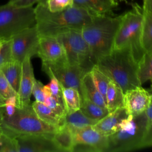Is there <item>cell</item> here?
<instances>
[{"label":"cell","mask_w":152,"mask_h":152,"mask_svg":"<svg viewBox=\"0 0 152 152\" xmlns=\"http://www.w3.org/2000/svg\"><path fill=\"white\" fill-rule=\"evenodd\" d=\"M45 0L34 8L36 27L40 36H56L72 29H81L94 16L87 10L73 5L59 12H50Z\"/></svg>","instance_id":"obj_1"},{"label":"cell","mask_w":152,"mask_h":152,"mask_svg":"<svg viewBox=\"0 0 152 152\" xmlns=\"http://www.w3.org/2000/svg\"><path fill=\"white\" fill-rule=\"evenodd\" d=\"M96 65L121 87L124 93L141 86L138 76V62L128 48L113 49L98 59Z\"/></svg>","instance_id":"obj_2"},{"label":"cell","mask_w":152,"mask_h":152,"mask_svg":"<svg viewBox=\"0 0 152 152\" xmlns=\"http://www.w3.org/2000/svg\"><path fill=\"white\" fill-rule=\"evenodd\" d=\"M122 16V14L116 17L94 16L91 22L80 29L90 48L94 64L98 59L112 50L115 37Z\"/></svg>","instance_id":"obj_3"},{"label":"cell","mask_w":152,"mask_h":152,"mask_svg":"<svg viewBox=\"0 0 152 152\" xmlns=\"http://www.w3.org/2000/svg\"><path fill=\"white\" fill-rule=\"evenodd\" d=\"M0 128L2 133L16 138L30 134L53 135L59 128L40 119L30 104L23 107H17L10 116H0Z\"/></svg>","instance_id":"obj_4"},{"label":"cell","mask_w":152,"mask_h":152,"mask_svg":"<svg viewBox=\"0 0 152 152\" xmlns=\"http://www.w3.org/2000/svg\"><path fill=\"white\" fill-rule=\"evenodd\" d=\"M143 23V10L137 4L132 5V9L122 14L116 31L113 49L128 48L138 63L145 53L141 43Z\"/></svg>","instance_id":"obj_5"},{"label":"cell","mask_w":152,"mask_h":152,"mask_svg":"<svg viewBox=\"0 0 152 152\" xmlns=\"http://www.w3.org/2000/svg\"><path fill=\"white\" fill-rule=\"evenodd\" d=\"M147 123L145 112L129 115L122 123L121 129L108 136L106 152H122L141 148Z\"/></svg>","instance_id":"obj_6"},{"label":"cell","mask_w":152,"mask_h":152,"mask_svg":"<svg viewBox=\"0 0 152 152\" xmlns=\"http://www.w3.org/2000/svg\"><path fill=\"white\" fill-rule=\"evenodd\" d=\"M36 25L34 8L7 3L0 6V40H7L20 31Z\"/></svg>","instance_id":"obj_7"},{"label":"cell","mask_w":152,"mask_h":152,"mask_svg":"<svg viewBox=\"0 0 152 152\" xmlns=\"http://www.w3.org/2000/svg\"><path fill=\"white\" fill-rule=\"evenodd\" d=\"M55 37L62 44L69 64L81 67L87 71H90L95 64L80 29L69 30Z\"/></svg>","instance_id":"obj_8"},{"label":"cell","mask_w":152,"mask_h":152,"mask_svg":"<svg viewBox=\"0 0 152 152\" xmlns=\"http://www.w3.org/2000/svg\"><path fill=\"white\" fill-rule=\"evenodd\" d=\"M42 70L49 78H56L64 87L77 89L81 94V79L88 71L81 67L69 64L66 60L55 62H42Z\"/></svg>","instance_id":"obj_9"},{"label":"cell","mask_w":152,"mask_h":152,"mask_svg":"<svg viewBox=\"0 0 152 152\" xmlns=\"http://www.w3.org/2000/svg\"><path fill=\"white\" fill-rule=\"evenodd\" d=\"M40 36L36 25L27 28L11 39L12 59L22 63L27 58L37 55Z\"/></svg>","instance_id":"obj_10"},{"label":"cell","mask_w":152,"mask_h":152,"mask_svg":"<svg viewBox=\"0 0 152 152\" xmlns=\"http://www.w3.org/2000/svg\"><path fill=\"white\" fill-rule=\"evenodd\" d=\"M73 132L74 144L72 152H106L108 137L95 129L93 125Z\"/></svg>","instance_id":"obj_11"},{"label":"cell","mask_w":152,"mask_h":152,"mask_svg":"<svg viewBox=\"0 0 152 152\" xmlns=\"http://www.w3.org/2000/svg\"><path fill=\"white\" fill-rule=\"evenodd\" d=\"M53 135L39 134L18 137V152H61L53 140Z\"/></svg>","instance_id":"obj_12"},{"label":"cell","mask_w":152,"mask_h":152,"mask_svg":"<svg viewBox=\"0 0 152 152\" xmlns=\"http://www.w3.org/2000/svg\"><path fill=\"white\" fill-rule=\"evenodd\" d=\"M152 103V96L141 86L129 89L124 93V106L129 115L144 112Z\"/></svg>","instance_id":"obj_13"},{"label":"cell","mask_w":152,"mask_h":152,"mask_svg":"<svg viewBox=\"0 0 152 152\" xmlns=\"http://www.w3.org/2000/svg\"><path fill=\"white\" fill-rule=\"evenodd\" d=\"M37 55L42 62H55L66 60L62 44L54 36H40Z\"/></svg>","instance_id":"obj_14"},{"label":"cell","mask_w":152,"mask_h":152,"mask_svg":"<svg viewBox=\"0 0 152 152\" xmlns=\"http://www.w3.org/2000/svg\"><path fill=\"white\" fill-rule=\"evenodd\" d=\"M34 79L31 58H27L22 62L21 77L17 93L18 107L30 104Z\"/></svg>","instance_id":"obj_15"},{"label":"cell","mask_w":152,"mask_h":152,"mask_svg":"<svg viewBox=\"0 0 152 152\" xmlns=\"http://www.w3.org/2000/svg\"><path fill=\"white\" fill-rule=\"evenodd\" d=\"M128 116L124 107H119L109 112L107 115L93 125V127L102 134L108 137L121 129L123 121Z\"/></svg>","instance_id":"obj_16"},{"label":"cell","mask_w":152,"mask_h":152,"mask_svg":"<svg viewBox=\"0 0 152 152\" xmlns=\"http://www.w3.org/2000/svg\"><path fill=\"white\" fill-rule=\"evenodd\" d=\"M74 6L83 8L94 15H112L118 7L116 0H73Z\"/></svg>","instance_id":"obj_17"},{"label":"cell","mask_w":152,"mask_h":152,"mask_svg":"<svg viewBox=\"0 0 152 152\" xmlns=\"http://www.w3.org/2000/svg\"><path fill=\"white\" fill-rule=\"evenodd\" d=\"M81 99H87L94 103L106 108L104 99L96 87L90 71L86 72L81 79Z\"/></svg>","instance_id":"obj_18"},{"label":"cell","mask_w":152,"mask_h":152,"mask_svg":"<svg viewBox=\"0 0 152 152\" xmlns=\"http://www.w3.org/2000/svg\"><path fill=\"white\" fill-rule=\"evenodd\" d=\"M106 107L109 112L124 106V92L115 81L110 80L104 97Z\"/></svg>","instance_id":"obj_19"},{"label":"cell","mask_w":152,"mask_h":152,"mask_svg":"<svg viewBox=\"0 0 152 152\" xmlns=\"http://www.w3.org/2000/svg\"><path fill=\"white\" fill-rule=\"evenodd\" d=\"M31 106L37 116L44 122L58 128L64 124V118L57 115L43 103L35 100Z\"/></svg>","instance_id":"obj_20"},{"label":"cell","mask_w":152,"mask_h":152,"mask_svg":"<svg viewBox=\"0 0 152 152\" xmlns=\"http://www.w3.org/2000/svg\"><path fill=\"white\" fill-rule=\"evenodd\" d=\"M53 140L61 152H72L74 144L73 131L66 125L60 126L53 135Z\"/></svg>","instance_id":"obj_21"},{"label":"cell","mask_w":152,"mask_h":152,"mask_svg":"<svg viewBox=\"0 0 152 152\" xmlns=\"http://www.w3.org/2000/svg\"><path fill=\"white\" fill-rule=\"evenodd\" d=\"M6 79L17 92L18 91L22 73V63L12 59L0 67Z\"/></svg>","instance_id":"obj_22"},{"label":"cell","mask_w":152,"mask_h":152,"mask_svg":"<svg viewBox=\"0 0 152 152\" xmlns=\"http://www.w3.org/2000/svg\"><path fill=\"white\" fill-rule=\"evenodd\" d=\"M62 98L66 114L75 112L80 109L81 96L80 91L72 87L62 86Z\"/></svg>","instance_id":"obj_23"},{"label":"cell","mask_w":152,"mask_h":152,"mask_svg":"<svg viewBox=\"0 0 152 152\" xmlns=\"http://www.w3.org/2000/svg\"><path fill=\"white\" fill-rule=\"evenodd\" d=\"M97 122L86 116L80 109L66 114L64 118V124L68 126L72 131L85 126L94 125Z\"/></svg>","instance_id":"obj_24"},{"label":"cell","mask_w":152,"mask_h":152,"mask_svg":"<svg viewBox=\"0 0 152 152\" xmlns=\"http://www.w3.org/2000/svg\"><path fill=\"white\" fill-rule=\"evenodd\" d=\"M81 111L88 118L99 121L109 113L106 107H102L87 99H81Z\"/></svg>","instance_id":"obj_25"},{"label":"cell","mask_w":152,"mask_h":152,"mask_svg":"<svg viewBox=\"0 0 152 152\" xmlns=\"http://www.w3.org/2000/svg\"><path fill=\"white\" fill-rule=\"evenodd\" d=\"M138 76L141 85L150 81L152 86V51L145 52L139 61Z\"/></svg>","instance_id":"obj_26"},{"label":"cell","mask_w":152,"mask_h":152,"mask_svg":"<svg viewBox=\"0 0 152 152\" xmlns=\"http://www.w3.org/2000/svg\"><path fill=\"white\" fill-rule=\"evenodd\" d=\"M141 43L145 52L152 51V13L144 11Z\"/></svg>","instance_id":"obj_27"},{"label":"cell","mask_w":152,"mask_h":152,"mask_svg":"<svg viewBox=\"0 0 152 152\" xmlns=\"http://www.w3.org/2000/svg\"><path fill=\"white\" fill-rule=\"evenodd\" d=\"M90 73L96 87L104 99L110 79L96 64L93 66Z\"/></svg>","instance_id":"obj_28"},{"label":"cell","mask_w":152,"mask_h":152,"mask_svg":"<svg viewBox=\"0 0 152 152\" xmlns=\"http://www.w3.org/2000/svg\"><path fill=\"white\" fill-rule=\"evenodd\" d=\"M17 96V92L10 84L0 69V107H2L7 99Z\"/></svg>","instance_id":"obj_29"},{"label":"cell","mask_w":152,"mask_h":152,"mask_svg":"<svg viewBox=\"0 0 152 152\" xmlns=\"http://www.w3.org/2000/svg\"><path fill=\"white\" fill-rule=\"evenodd\" d=\"M145 112L147 116V123L141 148L152 147V103Z\"/></svg>","instance_id":"obj_30"},{"label":"cell","mask_w":152,"mask_h":152,"mask_svg":"<svg viewBox=\"0 0 152 152\" xmlns=\"http://www.w3.org/2000/svg\"><path fill=\"white\" fill-rule=\"evenodd\" d=\"M43 103L52 109L57 115L61 117L65 118L66 112L64 102L50 94L46 96L45 100Z\"/></svg>","instance_id":"obj_31"},{"label":"cell","mask_w":152,"mask_h":152,"mask_svg":"<svg viewBox=\"0 0 152 152\" xmlns=\"http://www.w3.org/2000/svg\"><path fill=\"white\" fill-rule=\"evenodd\" d=\"M0 152H18L16 138L2 132L0 134Z\"/></svg>","instance_id":"obj_32"},{"label":"cell","mask_w":152,"mask_h":152,"mask_svg":"<svg viewBox=\"0 0 152 152\" xmlns=\"http://www.w3.org/2000/svg\"><path fill=\"white\" fill-rule=\"evenodd\" d=\"M46 4L50 12H59L71 7L74 5L73 0H46Z\"/></svg>","instance_id":"obj_33"},{"label":"cell","mask_w":152,"mask_h":152,"mask_svg":"<svg viewBox=\"0 0 152 152\" xmlns=\"http://www.w3.org/2000/svg\"><path fill=\"white\" fill-rule=\"evenodd\" d=\"M50 81L48 84H46L50 94L64 102L62 98V87L58 80L55 77H50Z\"/></svg>","instance_id":"obj_34"},{"label":"cell","mask_w":152,"mask_h":152,"mask_svg":"<svg viewBox=\"0 0 152 152\" xmlns=\"http://www.w3.org/2000/svg\"><path fill=\"white\" fill-rule=\"evenodd\" d=\"M12 59L11 39H10L6 40L0 49V67Z\"/></svg>","instance_id":"obj_35"},{"label":"cell","mask_w":152,"mask_h":152,"mask_svg":"<svg viewBox=\"0 0 152 152\" xmlns=\"http://www.w3.org/2000/svg\"><path fill=\"white\" fill-rule=\"evenodd\" d=\"M43 87L44 85L40 81L34 79L32 88V95L34 96L36 101L44 103L46 97Z\"/></svg>","instance_id":"obj_36"},{"label":"cell","mask_w":152,"mask_h":152,"mask_svg":"<svg viewBox=\"0 0 152 152\" xmlns=\"http://www.w3.org/2000/svg\"><path fill=\"white\" fill-rule=\"evenodd\" d=\"M41 1L42 0H10L8 3L17 7L26 8L32 7L33 4Z\"/></svg>","instance_id":"obj_37"},{"label":"cell","mask_w":152,"mask_h":152,"mask_svg":"<svg viewBox=\"0 0 152 152\" xmlns=\"http://www.w3.org/2000/svg\"><path fill=\"white\" fill-rule=\"evenodd\" d=\"M142 8L145 12L152 13V0H143Z\"/></svg>","instance_id":"obj_38"},{"label":"cell","mask_w":152,"mask_h":152,"mask_svg":"<svg viewBox=\"0 0 152 152\" xmlns=\"http://www.w3.org/2000/svg\"><path fill=\"white\" fill-rule=\"evenodd\" d=\"M6 40H0V49L1 48V47L2 46V45H4V43H5Z\"/></svg>","instance_id":"obj_39"},{"label":"cell","mask_w":152,"mask_h":152,"mask_svg":"<svg viewBox=\"0 0 152 152\" xmlns=\"http://www.w3.org/2000/svg\"><path fill=\"white\" fill-rule=\"evenodd\" d=\"M148 90L149 91V92L150 93V94H151V96H152V86H151V87H150V88H148Z\"/></svg>","instance_id":"obj_40"},{"label":"cell","mask_w":152,"mask_h":152,"mask_svg":"<svg viewBox=\"0 0 152 152\" xmlns=\"http://www.w3.org/2000/svg\"><path fill=\"white\" fill-rule=\"evenodd\" d=\"M2 133V131H1V128H0V134Z\"/></svg>","instance_id":"obj_41"}]
</instances>
